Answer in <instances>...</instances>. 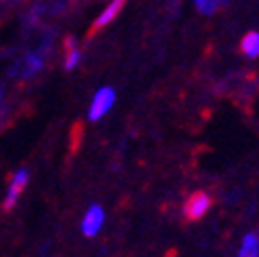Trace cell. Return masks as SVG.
<instances>
[{"label":"cell","mask_w":259,"mask_h":257,"mask_svg":"<svg viewBox=\"0 0 259 257\" xmlns=\"http://www.w3.org/2000/svg\"><path fill=\"white\" fill-rule=\"evenodd\" d=\"M28 179H30V173L25 171V169H19L15 175H13L11 184H9V190H7V196H5V202H3V209L5 211H11L17 204L21 192L25 190V186H28Z\"/></svg>","instance_id":"cell-4"},{"label":"cell","mask_w":259,"mask_h":257,"mask_svg":"<svg viewBox=\"0 0 259 257\" xmlns=\"http://www.w3.org/2000/svg\"><path fill=\"white\" fill-rule=\"evenodd\" d=\"M238 257H259V234L257 232L244 234L242 245L238 249Z\"/></svg>","instance_id":"cell-6"},{"label":"cell","mask_w":259,"mask_h":257,"mask_svg":"<svg viewBox=\"0 0 259 257\" xmlns=\"http://www.w3.org/2000/svg\"><path fill=\"white\" fill-rule=\"evenodd\" d=\"M242 53L247 57H259V32H249L240 42Z\"/></svg>","instance_id":"cell-7"},{"label":"cell","mask_w":259,"mask_h":257,"mask_svg":"<svg viewBox=\"0 0 259 257\" xmlns=\"http://www.w3.org/2000/svg\"><path fill=\"white\" fill-rule=\"evenodd\" d=\"M42 70V57L38 53H32L25 59V76H34L36 72Z\"/></svg>","instance_id":"cell-8"},{"label":"cell","mask_w":259,"mask_h":257,"mask_svg":"<svg viewBox=\"0 0 259 257\" xmlns=\"http://www.w3.org/2000/svg\"><path fill=\"white\" fill-rule=\"evenodd\" d=\"M68 55H66V70H74L80 61V51L74 47V40H68Z\"/></svg>","instance_id":"cell-10"},{"label":"cell","mask_w":259,"mask_h":257,"mask_svg":"<svg viewBox=\"0 0 259 257\" xmlns=\"http://www.w3.org/2000/svg\"><path fill=\"white\" fill-rule=\"evenodd\" d=\"M114 104H116V91H114L112 87H101L99 91L93 95V99H91L89 120L91 122H97L99 118H103L114 108Z\"/></svg>","instance_id":"cell-1"},{"label":"cell","mask_w":259,"mask_h":257,"mask_svg":"<svg viewBox=\"0 0 259 257\" xmlns=\"http://www.w3.org/2000/svg\"><path fill=\"white\" fill-rule=\"evenodd\" d=\"M126 5V0H112V3L101 11V15L97 17V21H95V25L93 28L95 30H99V28H103V25H108V23H112L114 19H116V15L122 11V7Z\"/></svg>","instance_id":"cell-5"},{"label":"cell","mask_w":259,"mask_h":257,"mask_svg":"<svg viewBox=\"0 0 259 257\" xmlns=\"http://www.w3.org/2000/svg\"><path fill=\"white\" fill-rule=\"evenodd\" d=\"M209 209H211V196L206 194V192H196V194H192L186 200L184 215H186V220H190V222H198L206 215Z\"/></svg>","instance_id":"cell-3"},{"label":"cell","mask_w":259,"mask_h":257,"mask_svg":"<svg viewBox=\"0 0 259 257\" xmlns=\"http://www.w3.org/2000/svg\"><path fill=\"white\" fill-rule=\"evenodd\" d=\"M103 224H106V211H103V207L101 204H91V207L87 209V213H84V217H82V224H80L82 234L87 238L97 236L101 232Z\"/></svg>","instance_id":"cell-2"},{"label":"cell","mask_w":259,"mask_h":257,"mask_svg":"<svg viewBox=\"0 0 259 257\" xmlns=\"http://www.w3.org/2000/svg\"><path fill=\"white\" fill-rule=\"evenodd\" d=\"M194 5H196V9L202 15H213L219 9V5H222V0H194Z\"/></svg>","instance_id":"cell-9"}]
</instances>
